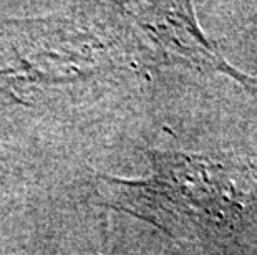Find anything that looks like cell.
<instances>
[{"mask_svg": "<svg viewBox=\"0 0 257 255\" xmlns=\"http://www.w3.org/2000/svg\"><path fill=\"white\" fill-rule=\"evenodd\" d=\"M143 29L158 47L163 60L183 62L191 67L221 72L249 90H257V80L229 65L214 43L202 35L191 4H150L141 10Z\"/></svg>", "mask_w": 257, "mask_h": 255, "instance_id": "2", "label": "cell"}, {"mask_svg": "<svg viewBox=\"0 0 257 255\" xmlns=\"http://www.w3.org/2000/svg\"><path fill=\"white\" fill-rule=\"evenodd\" d=\"M153 176L124 182L123 204L131 214L174 234H212L236 227L254 199L257 174L252 167H236L202 156L151 154Z\"/></svg>", "mask_w": 257, "mask_h": 255, "instance_id": "1", "label": "cell"}]
</instances>
